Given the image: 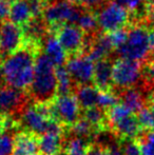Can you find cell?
<instances>
[{
	"mask_svg": "<svg viewBox=\"0 0 154 155\" xmlns=\"http://www.w3.org/2000/svg\"><path fill=\"white\" fill-rule=\"evenodd\" d=\"M56 78H57V95L73 94L76 89V84L66 67L62 65L56 68Z\"/></svg>",
	"mask_w": 154,
	"mask_h": 155,
	"instance_id": "cell-23",
	"label": "cell"
},
{
	"mask_svg": "<svg viewBox=\"0 0 154 155\" xmlns=\"http://www.w3.org/2000/svg\"><path fill=\"white\" fill-rule=\"evenodd\" d=\"M75 94L77 101L79 104L81 110L93 108L98 104V96L100 91L94 86V84H84V86H78L75 89Z\"/></svg>",
	"mask_w": 154,
	"mask_h": 155,
	"instance_id": "cell-21",
	"label": "cell"
},
{
	"mask_svg": "<svg viewBox=\"0 0 154 155\" xmlns=\"http://www.w3.org/2000/svg\"><path fill=\"white\" fill-rule=\"evenodd\" d=\"M142 77L143 72L139 62L119 58L113 63V84L119 91L136 88Z\"/></svg>",
	"mask_w": 154,
	"mask_h": 155,
	"instance_id": "cell-7",
	"label": "cell"
},
{
	"mask_svg": "<svg viewBox=\"0 0 154 155\" xmlns=\"http://www.w3.org/2000/svg\"><path fill=\"white\" fill-rule=\"evenodd\" d=\"M12 155H40L39 136L27 131H18L14 137Z\"/></svg>",
	"mask_w": 154,
	"mask_h": 155,
	"instance_id": "cell-13",
	"label": "cell"
},
{
	"mask_svg": "<svg viewBox=\"0 0 154 155\" xmlns=\"http://www.w3.org/2000/svg\"><path fill=\"white\" fill-rule=\"evenodd\" d=\"M118 96L116 93H114L113 91H100L98 96V104L97 106L100 108L108 110V109L112 108L115 104H118Z\"/></svg>",
	"mask_w": 154,
	"mask_h": 155,
	"instance_id": "cell-29",
	"label": "cell"
},
{
	"mask_svg": "<svg viewBox=\"0 0 154 155\" xmlns=\"http://www.w3.org/2000/svg\"><path fill=\"white\" fill-rule=\"evenodd\" d=\"M109 35V38L111 40L112 45H113L114 49H119L121 45L125 43L126 39L128 36V32L125 29H120L117 30V31L111 32V33H107Z\"/></svg>",
	"mask_w": 154,
	"mask_h": 155,
	"instance_id": "cell-30",
	"label": "cell"
},
{
	"mask_svg": "<svg viewBox=\"0 0 154 155\" xmlns=\"http://www.w3.org/2000/svg\"><path fill=\"white\" fill-rule=\"evenodd\" d=\"M106 155H125L120 145H109L106 146Z\"/></svg>",
	"mask_w": 154,
	"mask_h": 155,
	"instance_id": "cell-35",
	"label": "cell"
},
{
	"mask_svg": "<svg viewBox=\"0 0 154 155\" xmlns=\"http://www.w3.org/2000/svg\"><path fill=\"white\" fill-rule=\"evenodd\" d=\"M75 25L80 28L84 33H93L98 28L97 15H95V13L91 10L82 11Z\"/></svg>",
	"mask_w": 154,
	"mask_h": 155,
	"instance_id": "cell-24",
	"label": "cell"
},
{
	"mask_svg": "<svg viewBox=\"0 0 154 155\" xmlns=\"http://www.w3.org/2000/svg\"><path fill=\"white\" fill-rule=\"evenodd\" d=\"M109 131L116 140L120 143L126 140H135L142 133L143 129L138 123L136 114H131L110 126Z\"/></svg>",
	"mask_w": 154,
	"mask_h": 155,
	"instance_id": "cell-12",
	"label": "cell"
},
{
	"mask_svg": "<svg viewBox=\"0 0 154 155\" xmlns=\"http://www.w3.org/2000/svg\"><path fill=\"white\" fill-rule=\"evenodd\" d=\"M29 96L35 104H48L57 96L56 68L44 54H38Z\"/></svg>",
	"mask_w": 154,
	"mask_h": 155,
	"instance_id": "cell-2",
	"label": "cell"
},
{
	"mask_svg": "<svg viewBox=\"0 0 154 155\" xmlns=\"http://www.w3.org/2000/svg\"><path fill=\"white\" fill-rule=\"evenodd\" d=\"M142 151V155H154V131H142L135 139Z\"/></svg>",
	"mask_w": 154,
	"mask_h": 155,
	"instance_id": "cell-25",
	"label": "cell"
},
{
	"mask_svg": "<svg viewBox=\"0 0 154 155\" xmlns=\"http://www.w3.org/2000/svg\"><path fill=\"white\" fill-rule=\"evenodd\" d=\"M93 84L99 91H112L113 84V64L108 59L95 63Z\"/></svg>",
	"mask_w": 154,
	"mask_h": 155,
	"instance_id": "cell-14",
	"label": "cell"
},
{
	"mask_svg": "<svg viewBox=\"0 0 154 155\" xmlns=\"http://www.w3.org/2000/svg\"><path fill=\"white\" fill-rule=\"evenodd\" d=\"M49 104L53 119L66 129L72 127L81 117V108L74 94L57 95Z\"/></svg>",
	"mask_w": 154,
	"mask_h": 155,
	"instance_id": "cell-6",
	"label": "cell"
},
{
	"mask_svg": "<svg viewBox=\"0 0 154 155\" xmlns=\"http://www.w3.org/2000/svg\"><path fill=\"white\" fill-rule=\"evenodd\" d=\"M66 134L44 133L39 136L40 155H57L62 151Z\"/></svg>",
	"mask_w": 154,
	"mask_h": 155,
	"instance_id": "cell-18",
	"label": "cell"
},
{
	"mask_svg": "<svg viewBox=\"0 0 154 155\" xmlns=\"http://www.w3.org/2000/svg\"><path fill=\"white\" fill-rule=\"evenodd\" d=\"M6 1H8V2H14L15 0H6Z\"/></svg>",
	"mask_w": 154,
	"mask_h": 155,
	"instance_id": "cell-44",
	"label": "cell"
},
{
	"mask_svg": "<svg viewBox=\"0 0 154 155\" xmlns=\"http://www.w3.org/2000/svg\"><path fill=\"white\" fill-rule=\"evenodd\" d=\"M37 45L25 42L17 52L8 55L1 64L6 84L19 90H29L34 78L38 54Z\"/></svg>",
	"mask_w": 154,
	"mask_h": 155,
	"instance_id": "cell-1",
	"label": "cell"
},
{
	"mask_svg": "<svg viewBox=\"0 0 154 155\" xmlns=\"http://www.w3.org/2000/svg\"><path fill=\"white\" fill-rule=\"evenodd\" d=\"M106 111H107L109 128H110V126H112V124H114L115 123H117V121H119L120 119L133 114V113H132L127 107L123 106V104H117L114 107H112V108L108 109V110H106Z\"/></svg>",
	"mask_w": 154,
	"mask_h": 155,
	"instance_id": "cell-26",
	"label": "cell"
},
{
	"mask_svg": "<svg viewBox=\"0 0 154 155\" xmlns=\"http://www.w3.org/2000/svg\"><path fill=\"white\" fill-rule=\"evenodd\" d=\"M147 75L150 78L151 82L154 84V57L151 58L147 64Z\"/></svg>",
	"mask_w": 154,
	"mask_h": 155,
	"instance_id": "cell-36",
	"label": "cell"
},
{
	"mask_svg": "<svg viewBox=\"0 0 154 155\" xmlns=\"http://www.w3.org/2000/svg\"><path fill=\"white\" fill-rule=\"evenodd\" d=\"M30 96L25 91L10 86L0 87V118L20 119L29 107Z\"/></svg>",
	"mask_w": 154,
	"mask_h": 155,
	"instance_id": "cell-4",
	"label": "cell"
},
{
	"mask_svg": "<svg viewBox=\"0 0 154 155\" xmlns=\"http://www.w3.org/2000/svg\"><path fill=\"white\" fill-rule=\"evenodd\" d=\"M136 116L143 131H154V113L148 106L145 107Z\"/></svg>",
	"mask_w": 154,
	"mask_h": 155,
	"instance_id": "cell-27",
	"label": "cell"
},
{
	"mask_svg": "<svg viewBox=\"0 0 154 155\" xmlns=\"http://www.w3.org/2000/svg\"><path fill=\"white\" fill-rule=\"evenodd\" d=\"M57 155H66V154H64V152H62V151H61V152H60V153H58Z\"/></svg>",
	"mask_w": 154,
	"mask_h": 155,
	"instance_id": "cell-43",
	"label": "cell"
},
{
	"mask_svg": "<svg viewBox=\"0 0 154 155\" xmlns=\"http://www.w3.org/2000/svg\"><path fill=\"white\" fill-rule=\"evenodd\" d=\"M120 104L126 106L133 114L137 115L146 107L148 100L144 97V94L137 88H130L119 91L117 94Z\"/></svg>",
	"mask_w": 154,
	"mask_h": 155,
	"instance_id": "cell-15",
	"label": "cell"
},
{
	"mask_svg": "<svg viewBox=\"0 0 154 155\" xmlns=\"http://www.w3.org/2000/svg\"><path fill=\"white\" fill-rule=\"evenodd\" d=\"M8 18H10V21L19 27H25V25H28L34 18L29 1L28 0H15L14 2H12Z\"/></svg>",
	"mask_w": 154,
	"mask_h": 155,
	"instance_id": "cell-19",
	"label": "cell"
},
{
	"mask_svg": "<svg viewBox=\"0 0 154 155\" xmlns=\"http://www.w3.org/2000/svg\"><path fill=\"white\" fill-rule=\"evenodd\" d=\"M148 2L150 4H154V0H148Z\"/></svg>",
	"mask_w": 154,
	"mask_h": 155,
	"instance_id": "cell-42",
	"label": "cell"
},
{
	"mask_svg": "<svg viewBox=\"0 0 154 155\" xmlns=\"http://www.w3.org/2000/svg\"><path fill=\"white\" fill-rule=\"evenodd\" d=\"M81 12L68 0H55L48 3L42 16L44 22L55 31L64 25H75Z\"/></svg>",
	"mask_w": 154,
	"mask_h": 155,
	"instance_id": "cell-5",
	"label": "cell"
},
{
	"mask_svg": "<svg viewBox=\"0 0 154 155\" xmlns=\"http://www.w3.org/2000/svg\"><path fill=\"white\" fill-rule=\"evenodd\" d=\"M151 36H152V45H153V48H154V32L151 33Z\"/></svg>",
	"mask_w": 154,
	"mask_h": 155,
	"instance_id": "cell-41",
	"label": "cell"
},
{
	"mask_svg": "<svg viewBox=\"0 0 154 155\" xmlns=\"http://www.w3.org/2000/svg\"><path fill=\"white\" fill-rule=\"evenodd\" d=\"M11 2L6 0H0V22L5 21L6 18L10 16V10H11Z\"/></svg>",
	"mask_w": 154,
	"mask_h": 155,
	"instance_id": "cell-34",
	"label": "cell"
},
{
	"mask_svg": "<svg viewBox=\"0 0 154 155\" xmlns=\"http://www.w3.org/2000/svg\"><path fill=\"white\" fill-rule=\"evenodd\" d=\"M81 116L86 118L94 128L96 134L101 132L109 131V123H108L107 111L105 109L100 108L98 106H95L93 108L84 110L81 113ZM96 136V135H95Z\"/></svg>",
	"mask_w": 154,
	"mask_h": 155,
	"instance_id": "cell-20",
	"label": "cell"
},
{
	"mask_svg": "<svg viewBox=\"0 0 154 155\" xmlns=\"http://www.w3.org/2000/svg\"><path fill=\"white\" fill-rule=\"evenodd\" d=\"M92 141L81 137L66 135L62 152L66 155H86Z\"/></svg>",
	"mask_w": 154,
	"mask_h": 155,
	"instance_id": "cell-22",
	"label": "cell"
},
{
	"mask_svg": "<svg viewBox=\"0 0 154 155\" xmlns=\"http://www.w3.org/2000/svg\"><path fill=\"white\" fill-rule=\"evenodd\" d=\"M152 45V36L146 27L136 25L128 31L125 43L117 49L121 58L140 62L150 54Z\"/></svg>",
	"mask_w": 154,
	"mask_h": 155,
	"instance_id": "cell-3",
	"label": "cell"
},
{
	"mask_svg": "<svg viewBox=\"0 0 154 155\" xmlns=\"http://www.w3.org/2000/svg\"><path fill=\"white\" fill-rule=\"evenodd\" d=\"M125 155H142V151L136 140H126L119 143Z\"/></svg>",
	"mask_w": 154,
	"mask_h": 155,
	"instance_id": "cell-31",
	"label": "cell"
},
{
	"mask_svg": "<svg viewBox=\"0 0 154 155\" xmlns=\"http://www.w3.org/2000/svg\"><path fill=\"white\" fill-rule=\"evenodd\" d=\"M67 69L76 87L93 82L95 63L88 55H74L67 61Z\"/></svg>",
	"mask_w": 154,
	"mask_h": 155,
	"instance_id": "cell-11",
	"label": "cell"
},
{
	"mask_svg": "<svg viewBox=\"0 0 154 155\" xmlns=\"http://www.w3.org/2000/svg\"><path fill=\"white\" fill-rule=\"evenodd\" d=\"M114 49L111 40L109 38V35L106 34L99 35L94 40H92L89 45L88 56L93 61H100L103 59H108V56Z\"/></svg>",
	"mask_w": 154,
	"mask_h": 155,
	"instance_id": "cell-17",
	"label": "cell"
},
{
	"mask_svg": "<svg viewBox=\"0 0 154 155\" xmlns=\"http://www.w3.org/2000/svg\"><path fill=\"white\" fill-rule=\"evenodd\" d=\"M4 81V76H3V71H2V67L0 65V87L1 86V84Z\"/></svg>",
	"mask_w": 154,
	"mask_h": 155,
	"instance_id": "cell-39",
	"label": "cell"
},
{
	"mask_svg": "<svg viewBox=\"0 0 154 155\" xmlns=\"http://www.w3.org/2000/svg\"><path fill=\"white\" fill-rule=\"evenodd\" d=\"M98 27L105 33L123 29L129 22V11L113 1L106 4L97 14Z\"/></svg>",
	"mask_w": 154,
	"mask_h": 155,
	"instance_id": "cell-8",
	"label": "cell"
},
{
	"mask_svg": "<svg viewBox=\"0 0 154 155\" xmlns=\"http://www.w3.org/2000/svg\"><path fill=\"white\" fill-rule=\"evenodd\" d=\"M55 36L68 54L77 55L87 47V35L75 25H64L55 30Z\"/></svg>",
	"mask_w": 154,
	"mask_h": 155,
	"instance_id": "cell-9",
	"label": "cell"
},
{
	"mask_svg": "<svg viewBox=\"0 0 154 155\" xmlns=\"http://www.w3.org/2000/svg\"><path fill=\"white\" fill-rule=\"evenodd\" d=\"M43 54L50 59L56 68L62 67L67 61V52L60 45L55 35H49L45 37L43 45Z\"/></svg>",
	"mask_w": 154,
	"mask_h": 155,
	"instance_id": "cell-16",
	"label": "cell"
},
{
	"mask_svg": "<svg viewBox=\"0 0 154 155\" xmlns=\"http://www.w3.org/2000/svg\"><path fill=\"white\" fill-rule=\"evenodd\" d=\"M25 38L22 28L12 21L0 23V53L12 55L25 45Z\"/></svg>",
	"mask_w": 154,
	"mask_h": 155,
	"instance_id": "cell-10",
	"label": "cell"
},
{
	"mask_svg": "<svg viewBox=\"0 0 154 155\" xmlns=\"http://www.w3.org/2000/svg\"><path fill=\"white\" fill-rule=\"evenodd\" d=\"M103 2V0H84L82 4H84V6H87L89 10H92V8H97V6H99Z\"/></svg>",
	"mask_w": 154,
	"mask_h": 155,
	"instance_id": "cell-37",
	"label": "cell"
},
{
	"mask_svg": "<svg viewBox=\"0 0 154 155\" xmlns=\"http://www.w3.org/2000/svg\"><path fill=\"white\" fill-rule=\"evenodd\" d=\"M6 127H5V119L0 118V136L3 134L4 132H6Z\"/></svg>",
	"mask_w": 154,
	"mask_h": 155,
	"instance_id": "cell-38",
	"label": "cell"
},
{
	"mask_svg": "<svg viewBox=\"0 0 154 155\" xmlns=\"http://www.w3.org/2000/svg\"><path fill=\"white\" fill-rule=\"evenodd\" d=\"M69 2H71L72 4H74V5H76V4H80V3H82V1L84 0H68Z\"/></svg>",
	"mask_w": 154,
	"mask_h": 155,
	"instance_id": "cell-40",
	"label": "cell"
},
{
	"mask_svg": "<svg viewBox=\"0 0 154 155\" xmlns=\"http://www.w3.org/2000/svg\"><path fill=\"white\" fill-rule=\"evenodd\" d=\"M17 132L6 131L0 136V155H12L14 148V137Z\"/></svg>",
	"mask_w": 154,
	"mask_h": 155,
	"instance_id": "cell-28",
	"label": "cell"
},
{
	"mask_svg": "<svg viewBox=\"0 0 154 155\" xmlns=\"http://www.w3.org/2000/svg\"><path fill=\"white\" fill-rule=\"evenodd\" d=\"M115 2L123 5L130 12H137L139 8L146 6L147 0H115Z\"/></svg>",
	"mask_w": 154,
	"mask_h": 155,
	"instance_id": "cell-32",
	"label": "cell"
},
{
	"mask_svg": "<svg viewBox=\"0 0 154 155\" xmlns=\"http://www.w3.org/2000/svg\"><path fill=\"white\" fill-rule=\"evenodd\" d=\"M86 155H106V147L97 141H92Z\"/></svg>",
	"mask_w": 154,
	"mask_h": 155,
	"instance_id": "cell-33",
	"label": "cell"
}]
</instances>
